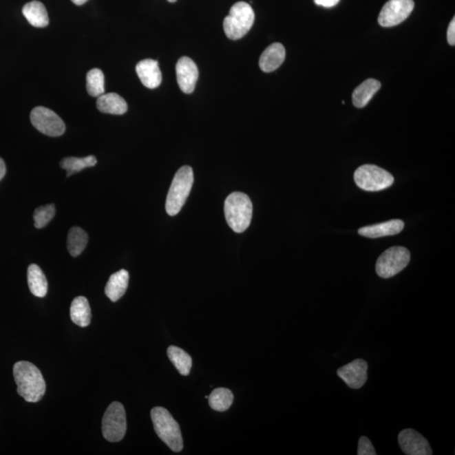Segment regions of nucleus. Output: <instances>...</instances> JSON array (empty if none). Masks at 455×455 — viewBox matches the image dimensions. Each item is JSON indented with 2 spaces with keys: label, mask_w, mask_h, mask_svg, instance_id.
Wrapping results in <instances>:
<instances>
[{
  "label": "nucleus",
  "mask_w": 455,
  "mask_h": 455,
  "mask_svg": "<svg viewBox=\"0 0 455 455\" xmlns=\"http://www.w3.org/2000/svg\"><path fill=\"white\" fill-rule=\"evenodd\" d=\"M13 374L17 392L28 402H39L46 393V382L41 371L33 363L21 361L14 366Z\"/></svg>",
  "instance_id": "nucleus-1"
},
{
  "label": "nucleus",
  "mask_w": 455,
  "mask_h": 455,
  "mask_svg": "<svg viewBox=\"0 0 455 455\" xmlns=\"http://www.w3.org/2000/svg\"><path fill=\"white\" fill-rule=\"evenodd\" d=\"M253 206L246 194L233 193L224 202L225 219L233 231L243 233L250 226Z\"/></svg>",
  "instance_id": "nucleus-2"
},
{
  "label": "nucleus",
  "mask_w": 455,
  "mask_h": 455,
  "mask_svg": "<svg viewBox=\"0 0 455 455\" xmlns=\"http://www.w3.org/2000/svg\"><path fill=\"white\" fill-rule=\"evenodd\" d=\"M154 428L159 438L172 451L178 453L183 449V439L179 424L167 409L156 407L151 410Z\"/></svg>",
  "instance_id": "nucleus-3"
},
{
  "label": "nucleus",
  "mask_w": 455,
  "mask_h": 455,
  "mask_svg": "<svg viewBox=\"0 0 455 455\" xmlns=\"http://www.w3.org/2000/svg\"><path fill=\"white\" fill-rule=\"evenodd\" d=\"M194 182L193 171L185 165L176 172L167 198L165 209L170 216H176L180 210L191 193Z\"/></svg>",
  "instance_id": "nucleus-4"
},
{
  "label": "nucleus",
  "mask_w": 455,
  "mask_h": 455,
  "mask_svg": "<svg viewBox=\"0 0 455 455\" xmlns=\"http://www.w3.org/2000/svg\"><path fill=\"white\" fill-rule=\"evenodd\" d=\"M255 13L249 3L237 2L231 7L224 21V30L228 39L239 40L246 36L253 25Z\"/></svg>",
  "instance_id": "nucleus-5"
},
{
  "label": "nucleus",
  "mask_w": 455,
  "mask_h": 455,
  "mask_svg": "<svg viewBox=\"0 0 455 455\" xmlns=\"http://www.w3.org/2000/svg\"><path fill=\"white\" fill-rule=\"evenodd\" d=\"M355 180L357 186L367 191L385 190L394 183L390 172L374 165H364L357 169Z\"/></svg>",
  "instance_id": "nucleus-6"
},
{
  "label": "nucleus",
  "mask_w": 455,
  "mask_h": 455,
  "mask_svg": "<svg viewBox=\"0 0 455 455\" xmlns=\"http://www.w3.org/2000/svg\"><path fill=\"white\" fill-rule=\"evenodd\" d=\"M410 260L411 254L407 248L391 247L379 257L375 266L376 273L382 278L392 277L407 268Z\"/></svg>",
  "instance_id": "nucleus-7"
},
{
  "label": "nucleus",
  "mask_w": 455,
  "mask_h": 455,
  "mask_svg": "<svg viewBox=\"0 0 455 455\" xmlns=\"http://www.w3.org/2000/svg\"><path fill=\"white\" fill-rule=\"evenodd\" d=\"M126 412L120 402H112L103 419V434L109 442L121 441L126 434Z\"/></svg>",
  "instance_id": "nucleus-8"
},
{
  "label": "nucleus",
  "mask_w": 455,
  "mask_h": 455,
  "mask_svg": "<svg viewBox=\"0 0 455 455\" xmlns=\"http://www.w3.org/2000/svg\"><path fill=\"white\" fill-rule=\"evenodd\" d=\"M30 118L34 127L47 136L59 137L66 130L65 124L60 116L47 107L34 108Z\"/></svg>",
  "instance_id": "nucleus-9"
},
{
  "label": "nucleus",
  "mask_w": 455,
  "mask_h": 455,
  "mask_svg": "<svg viewBox=\"0 0 455 455\" xmlns=\"http://www.w3.org/2000/svg\"><path fill=\"white\" fill-rule=\"evenodd\" d=\"M413 0H390L383 6L378 18L383 28H392L407 20L414 9Z\"/></svg>",
  "instance_id": "nucleus-10"
},
{
  "label": "nucleus",
  "mask_w": 455,
  "mask_h": 455,
  "mask_svg": "<svg viewBox=\"0 0 455 455\" xmlns=\"http://www.w3.org/2000/svg\"><path fill=\"white\" fill-rule=\"evenodd\" d=\"M398 441L401 449L408 455H431L432 450L430 443L416 430H402L398 435Z\"/></svg>",
  "instance_id": "nucleus-11"
},
{
  "label": "nucleus",
  "mask_w": 455,
  "mask_h": 455,
  "mask_svg": "<svg viewBox=\"0 0 455 455\" xmlns=\"http://www.w3.org/2000/svg\"><path fill=\"white\" fill-rule=\"evenodd\" d=\"M368 363L363 359H355L337 370V375L351 389L362 388L368 379Z\"/></svg>",
  "instance_id": "nucleus-12"
},
{
  "label": "nucleus",
  "mask_w": 455,
  "mask_h": 455,
  "mask_svg": "<svg viewBox=\"0 0 455 455\" xmlns=\"http://www.w3.org/2000/svg\"><path fill=\"white\" fill-rule=\"evenodd\" d=\"M176 70L180 89L186 94L193 93L198 80L197 65L190 58L182 57L176 63Z\"/></svg>",
  "instance_id": "nucleus-13"
},
{
  "label": "nucleus",
  "mask_w": 455,
  "mask_h": 455,
  "mask_svg": "<svg viewBox=\"0 0 455 455\" xmlns=\"http://www.w3.org/2000/svg\"><path fill=\"white\" fill-rule=\"evenodd\" d=\"M136 72L142 85L147 88L159 87L162 81V74H161L159 63L156 60H142L136 66Z\"/></svg>",
  "instance_id": "nucleus-14"
},
{
  "label": "nucleus",
  "mask_w": 455,
  "mask_h": 455,
  "mask_svg": "<svg viewBox=\"0 0 455 455\" xmlns=\"http://www.w3.org/2000/svg\"><path fill=\"white\" fill-rule=\"evenodd\" d=\"M404 226L403 221L393 220L385 222V223L361 228L359 234L368 237V238H381V237L396 235L403 231Z\"/></svg>",
  "instance_id": "nucleus-15"
},
{
  "label": "nucleus",
  "mask_w": 455,
  "mask_h": 455,
  "mask_svg": "<svg viewBox=\"0 0 455 455\" xmlns=\"http://www.w3.org/2000/svg\"><path fill=\"white\" fill-rule=\"evenodd\" d=\"M285 48L281 43H273L265 49L261 55L259 65L263 72L270 73L275 71L284 62Z\"/></svg>",
  "instance_id": "nucleus-16"
},
{
  "label": "nucleus",
  "mask_w": 455,
  "mask_h": 455,
  "mask_svg": "<svg viewBox=\"0 0 455 455\" xmlns=\"http://www.w3.org/2000/svg\"><path fill=\"white\" fill-rule=\"evenodd\" d=\"M129 273L126 270H120L109 278L105 293L112 302H116L125 295L129 287Z\"/></svg>",
  "instance_id": "nucleus-17"
},
{
  "label": "nucleus",
  "mask_w": 455,
  "mask_h": 455,
  "mask_svg": "<svg viewBox=\"0 0 455 455\" xmlns=\"http://www.w3.org/2000/svg\"><path fill=\"white\" fill-rule=\"evenodd\" d=\"M96 107L106 114L123 115L127 111L126 100L116 93L103 94L98 97Z\"/></svg>",
  "instance_id": "nucleus-18"
},
{
  "label": "nucleus",
  "mask_w": 455,
  "mask_h": 455,
  "mask_svg": "<svg viewBox=\"0 0 455 455\" xmlns=\"http://www.w3.org/2000/svg\"><path fill=\"white\" fill-rule=\"evenodd\" d=\"M22 13L29 23L35 28H43L49 24L47 11L43 3L29 2L22 9Z\"/></svg>",
  "instance_id": "nucleus-19"
},
{
  "label": "nucleus",
  "mask_w": 455,
  "mask_h": 455,
  "mask_svg": "<svg viewBox=\"0 0 455 455\" xmlns=\"http://www.w3.org/2000/svg\"><path fill=\"white\" fill-rule=\"evenodd\" d=\"M381 87V82L374 80V78H368V80L363 82L353 92V105L358 108L366 107Z\"/></svg>",
  "instance_id": "nucleus-20"
},
{
  "label": "nucleus",
  "mask_w": 455,
  "mask_h": 455,
  "mask_svg": "<svg viewBox=\"0 0 455 455\" xmlns=\"http://www.w3.org/2000/svg\"><path fill=\"white\" fill-rule=\"evenodd\" d=\"M70 317L75 325L86 327L92 321V310L85 297L78 296L73 300L70 307Z\"/></svg>",
  "instance_id": "nucleus-21"
},
{
  "label": "nucleus",
  "mask_w": 455,
  "mask_h": 455,
  "mask_svg": "<svg viewBox=\"0 0 455 455\" xmlns=\"http://www.w3.org/2000/svg\"><path fill=\"white\" fill-rule=\"evenodd\" d=\"M28 279L30 291L33 295L43 298L47 293V281L43 271L36 264L29 266Z\"/></svg>",
  "instance_id": "nucleus-22"
},
{
  "label": "nucleus",
  "mask_w": 455,
  "mask_h": 455,
  "mask_svg": "<svg viewBox=\"0 0 455 455\" xmlns=\"http://www.w3.org/2000/svg\"><path fill=\"white\" fill-rule=\"evenodd\" d=\"M88 235L80 227L70 229L67 235V247L70 254L74 257H78L85 249L88 243Z\"/></svg>",
  "instance_id": "nucleus-23"
},
{
  "label": "nucleus",
  "mask_w": 455,
  "mask_h": 455,
  "mask_svg": "<svg viewBox=\"0 0 455 455\" xmlns=\"http://www.w3.org/2000/svg\"><path fill=\"white\" fill-rule=\"evenodd\" d=\"M167 355L176 370L183 376L190 374L193 359L187 352L175 346H171L167 350Z\"/></svg>",
  "instance_id": "nucleus-24"
},
{
  "label": "nucleus",
  "mask_w": 455,
  "mask_h": 455,
  "mask_svg": "<svg viewBox=\"0 0 455 455\" xmlns=\"http://www.w3.org/2000/svg\"><path fill=\"white\" fill-rule=\"evenodd\" d=\"M96 163V158L94 156L84 158L67 157L61 161L60 167L67 171V178H70V176L80 172L85 168L95 167Z\"/></svg>",
  "instance_id": "nucleus-25"
},
{
  "label": "nucleus",
  "mask_w": 455,
  "mask_h": 455,
  "mask_svg": "<svg viewBox=\"0 0 455 455\" xmlns=\"http://www.w3.org/2000/svg\"><path fill=\"white\" fill-rule=\"evenodd\" d=\"M208 399L209 405L214 411L225 412L231 408L234 401V394L228 389L218 388L212 391Z\"/></svg>",
  "instance_id": "nucleus-26"
},
{
  "label": "nucleus",
  "mask_w": 455,
  "mask_h": 455,
  "mask_svg": "<svg viewBox=\"0 0 455 455\" xmlns=\"http://www.w3.org/2000/svg\"><path fill=\"white\" fill-rule=\"evenodd\" d=\"M86 89L89 95L99 97L105 94V76L99 69L89 70L86 75Z\"/></svg>",
  "instance_id": "nucleus-27"
},
{
  "label": "nucleus",
  "mask_w": 455,
  "mask_h": 455,
  "mask_svg": "<svg viewBox=\"0 0 455 455\" xmlns=\"http://www.w3.org/2000/svg\"><path fill=\"white\" fill-rule=\"evenodd\" d=\"M56 213V209L54 204L41 206L37 208L34 212L33 219L34 224L36 229H43L50 222Z\"/></svg>",
  "instance_id": "nucleus-28"
},
{
  "label": "nucleus",
  "mask_w": 455,
  "mask_h": 455,
  "mask_svg": "<svg viewBox=\"0 0 455 455\" xmlns=\"http://www.w3.org/2000/svg\"><path fill=\"white\" fill-rule=\"evenodd\" d=\"M358 454L359 455L377 454V453H376L373 445H372V443L370 442V440L368 439L367 437H364V436H362V437H361L359 439Z\"/></svg>",
  "instance_id": "nucleus-29"
},
{
  "label": "nucleus",
  "mask_w": 455,
  "mask_h": 455,
  "mask_svg": "<svg viewBox=\"0 0 455 455\" xmlns=\"http://www.w3.org/2000/svg\"><path fill=\"white\" fill-rule=\"evenodd\" d=\"M447 43H449L450 46H454V43H455V19L454 18L453 19L452 21H451L450 24L449 25V28H447Z\"/></svg>",
  "instance_id": "nucleus-30"
},
{
  "label": "nucleus",
  "mask_w": 455,
  "mask_h": 455,
  "mask_svg": "<svg viewBox=\"0 0 455 455\" xmlns=\"http://www.w3.org/2000/svg\"><path fill=\"white\" fill-rule=\"evenodd\" d=\"M338 2L339 0H315V3L317 6L326 7V8H330V7L337 5Z\"/></svg>",
  "instance_id": "nucleus-31"
},
{
  "label": "nucleus",
  "mask_w": 455,
  "mask_h": 455,
  "mask_svg": "<svg viewBox=\"0 0 455 455\" xmlns=\"http://www.w3.org/2000/svg\"><path fill=\"white\" fill-rule=\"evenodd\" d=\"M6 163L5 161L0 158V180H1L3 178V176H6Z\"/></svg>",
  "instance_id": "nucleus-32"
},
{
  "label": "nucleus",
  "mask_w": 455,
  "mask_h": 455,
  "mask_svg": "<svg viewBox=\"0 0 455 455\" xmlns=\"http://www.w3.org/2000/svg\"><path fill=\"white\" fill-rule=\"evenodd\" d=\"M71 1H72L74 3V5L82 6L84 5V3H85L86 2H87L88 0H71Z\"/></svg>",
  "instance_id": "nucleus-33"
},
{
  "label": "nucleus",
  "mask_w": 455,
  "mask_h": 455,
  "mask_svg": "<svg viewBox=\"0 0 455 455\" xmlns=\"http://www.w3.org/2000/svg\"><path fill=\"white\" fill-rule=\"evenodd\" d=\"M167 1L170 2V3H175V2L178 1V0H167Z\"/></svg>",
  "instance_id": "nucleus-34"
}]
</instances>
